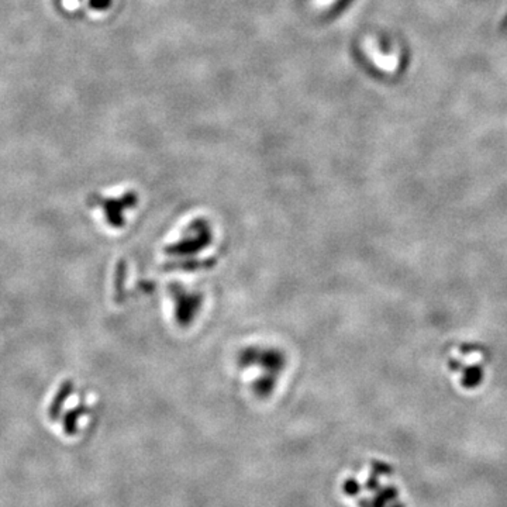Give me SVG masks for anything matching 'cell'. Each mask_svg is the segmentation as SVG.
Instances as JSON below:
<instances>
[{"instance_id": "obj_1", "label": "cell", "mask_w": 507, "mask_h": 507, "mask_svg": "<svg viewBox=\"0 0 507 507\" xmlns=\"http://www.w3.org/2000/svg\"><path fill=\"white\" fill-rule=\"evenodd\" d=\"M462 371V385L468 389L476 388L482 382V379H484V372H482L480 367L478 365L467 367Z\"/></svg>"}, {"instance_id": "obj_2", "label": "cell", "mask_w": 507, "mask_h": 507, "mask_svg": "<svg viewBox=\"0 0 507 507\" xmlns=\"http://www.w3.org/2000/svg\"><path fill=\"white\" fill-rule=\"evenodd\" d=\"M449 367H451L452 369H464V368H462V365H461L460 362H456L455 360H452V361L449 362Z\"/></svg>"}]
</instances>
